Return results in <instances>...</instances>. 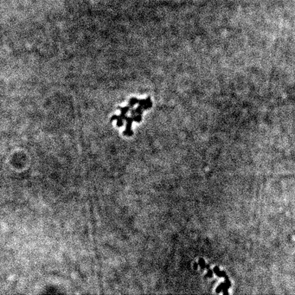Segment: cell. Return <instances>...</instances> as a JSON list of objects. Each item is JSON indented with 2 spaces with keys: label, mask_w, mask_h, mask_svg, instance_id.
Segmentation results:
<instances>
[{
  "label": "cell",
  "mask_w": 295,
  "mask_h": 295,
  "mask_svg": "<svg viewBox=\"0 0 295 295\" xmlns=\"http://www.w3.org/2000/svg\"><path fill=\"white\" fill-rule=\"evenodd\" d=\"M124 135H127V136H132V134H133V132H132V130H130V131H127V130H126V131H124Z\"/></svg>",
  "instance_id": "8992f818"
},
{
  "label": "cell",
  "mask_w": 295,
  "mask_h": 295,
  "mask_svg": "<svg viewBox=\"0 0 295 295\" xmlns=\"http://www.w3.org/2000/svg\"><path fill=\"white\" fill-rule=\"evenodd\" d=\"M133 118V120L136 121V122H140L142 119V114H135L132 116Z\"/></svg>",
  "instance_id": "3957f363"
},
{
  "label": "cell",
  "mask_w": 295,
  "mask_h": 295,
  "mask_svg": "<svg viewBox=\"0 0 295 295\" xmlns=\"http://www.w3.org/2000/svg\"><path fill=\"white\" fill-rule=\"evenodd\" d=\"M224 287H225V283H221V284L217 286L216 290V293H220L221 292H222V289H223Z\"/></svg>",
  "instance_id": "7a4b0ae2"
},
{
  "label": "cell",
  "mask_w": 295,
  "mask_h": 295,
  "mask_svg": "<svg viewBox=\"0 0 295 295\" xmlns=\"http://www.w3.org/2000/svg\"><path fill=\"white\" fill-rule=\"evenodd\" d=\"M198 265L200 266V267L202 268V269H205V267H206V263H205L204 260L203 259H199V261H198Z\"/></svg>",
  "instance_id": "277c9868"
},
{
  "label": "cell",
  "mask_w": 295,
  "mask_h": 295,
  "mask_svg": "<svg viewBox=\"0 0 295 295\" xmlns=\"http://www.w3.org/2000/svg\"><path fill=\"white\" fill-rule=\"evenodd\" d=\"M213 272L215 273V274H216L218 277H221V278H225L226 276H228L226 274V273L224 271H221L219 268V267H215L214 269H213Z\"/></svg>",
  "instance_id": "6da1fadb"
},
{
  "label": "cell",
  "mask_w": 295,
  "mask_h": 295,
  "mask_svg": "<svg viewBox=\"0 0 295 295\" xmlns=\"http://www.w3.org/2000/svg\"><path fill=\"white\" fill-rule=\"evenodd\" d=\"M197 266H198V265H197V264H195V265H194V267H195V268H197Z\"/></svg>",
  "instance_id": "52a82bcc"
},
{
  "label": "cell",
  "mask_w": 295,
  "mask_h": 295,
  "mask_svg": "<svg viewBox=\"0 0 295 295\" xmlns=\"http://www.w3.org/2000/svg\"><path fill=\"white\" fill-rule=\"evenodd\" d=\"M213 273L214 272L209 268V269H208V272H207V273H206V275H205V278H212L213 277Z\"/></svg>",
  "instance_id": "5b68a950"
}]
</instances>
